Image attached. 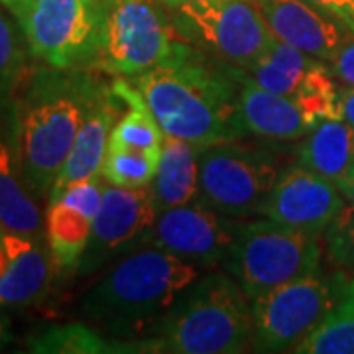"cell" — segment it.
I'll use <instances>...</instances> for the list:
<instances>
[{"instance_id":"1","label":"cell","mask_w":354,"mask_h":354,"mask_svg":"<svg viewBox=\"0 0 354 354\" xmlns=\"http://www.w3.org/2000/svg\"><path fill=\"white\" fill-rule=\"evenodd\" d=\"M132 79L167 136L205 150L244 134L239 122V69L209 64L201 50L183 39H177L167 59Z\"/></svg>"},{"instance_id":"2","label":"cell","mask_w":354,"mask_h":354,"mask_svg":"<svg viewBox=\"0 0 354 354\" xmlns=\"http://www.w3.org/2000/svg\"><path fill=\"white\" fill-rule=\"evenodd\" d=\"M101 87L102 81L79 67H51L34 77L16 102V164L34 193H51Z\"/></svg>"},{"instance_id":"3","label":"cell","mask_w":354,"mask_h":354,"mask_svg":"<svg viewBox=\"0 0 354 354\" xmlns=\"http://www.w3.org/2000/svg\"><path fill=\"white\" fill-rule=\"evenodd\" d=\"M199 279L197 266L162 248H140L124 256L88 291L83 311L109 333L132 335L164 321Z\"/></svg>"},{"instance_id":"4","label":"cell","mask_w":354,"mask_h":354,"mask_svg":"<svg viewBox=\"0 0 354 354\" xmlns=\"http://www.w3.org/2000/svg\"><path fill=\"white\" fill-rule=\"evenodd\" d=\"M158 329L152 353H242L254 339L252 299L236 279L211 274L185 291Z\"/></svg>"},{"instance_id":"5","label":"cell","mask_w":354,"mask_h":354,"mask_svg":"<svg viewBox=\"0 0 354 354\" xmlns=\"http://www.w3.org/2000/svg\"><path fill=\"white\" fill-rule=\"evenodd\" d=\"M321 254V236L266 218L241 225L225 264L254 301L317 272Z\"/></svg>"},{"instance_id":"6","label":"cell","mask_w":354,"mask_h":354,"mask_svg":"<svg viewBox=\"0 0 354 354\" xmlns=\"http://www.w3.org/2000/svg\"><path fill=\"white\" fill-rule=\"evenodd\" d=\"M171 12L177 38L239 71H248L274 38L256 0H191Z\"/></svg>"},{"instance_id":"7","label":"cell","mask_w":354,"mask_h":354,"mask_svg":"<svg viewBox=\"0 0 354 354\" xmlns=\"http://www.w3.org/2000/svg\"><path fill=\"white\" fill-rule=\"evenodd\" d=\"M99 10V44L93 65L118 77H136L171 55L174 26L156 0H104Z\"/></svg>"},{"instance_id":"8","label":"cell","mask_w":354,"mask_h":354,"mask_svg":"<svg viewBox=\"0 0 354 354\" xmlns=\"http://www.w3.org/2000/svg\"><path fill=\"white\" fill-rule=\"evenodd\" d=\"M342 272L317 270L254 299V344L260 351H295L348 290Z\"/></svg>"},{"instance_id":"9","label":"cell","mask_w":354,"mask_h":354,"mask_svg":"<svg viewBox=\"0 0 354 354\" xmlns=\"http://www.w3.org/2000/svg\"><path fill=\"white\" fill-rule=\"evenodd\" d=\"M279 179L272 153L236 144H215L199 153V197L228 216L258 213Z\"/></svg>"},{"instance_id":"10","label":"cell","mask_w":354,"mask_h":354,"mask_svg":"<svg viewBox=\"0 0 354 354\" xmlns=\"http://www.w3.org/2000/svg\"><path fill=\"white\" fill-rule=\"evenodd\" d=\"M12 14L32 55L50 67L93 65L99 44V10L87 0H24Z\"/></svg>"},{"instance_id":"11","label":"cell","mask_w":354,"mask_h":354,"mask_svg":"<svg viewBox=\"0 0 354 354\" xmlns=\"http://www.w3.org/2000/svg\"><path fill=\"white\" fill-rule=\"evenodd\" d=\"M239 73L241 79L252 81L262 88L291 97L304 111L311 128L321 120L339 118L341 88L337 87L329 65L321 64V59L276 36L268 44L260 59L248 71Z\"/></svg>"},{"instance_id":"12","label":"cell","mask_w":354,"mask_h":354,"mask_svg":"<svg viewBox=\"0 0 354 354\" xmlns=\"http://www.w3.org/2000/svg\"><path fill=\"white\" fill-rule=\"evenodd\" d=\"M156 216L158 207L152 187H104L87 250L77 270L81 274H91L116 256L150 244Z\"/></svg>"},{"instance_id":"13","label":"cell","mask_w":354,"mask_h":354,"mask_svg":"<svg viewBox=\"0 0 354 354\" xmlns=\"http://www.w3.org/2000/svg\"><path fill=\"white\" fill-rule=\"evenodd\" d=\"M241 225L207 205H181L158 213L150 244L195 266L218 264L227 262Z\"/></svg>"},{"instance_id":"14","label":"cell","mask_w":354,"mask_h":354,"mask_svg":"<svg viewBox=\"0 0 354 354\" xmlns=\"http://www.w3.org/2000/svg\"><path fill=\"white\" fill-rule=\"evenodd\" d=\"M342 207L344 197L337 185L299 164L279 176L258 215L323 236Z\"/></svg>"},{"instance_id":"15","label":"cell","mask_w":354,"mask_h":354,"mask_svg":"<svg viewBox=\"0 0 354 354\" xmlns=\"http://www.w3.org/2000/svg\"><path fill=\"white\" fill-rule=\"evenodd\" d=\"M272 34L297 50L329 62L353 32L307 0H256Z\"/></svg>"},{"instance_id":"16","label":"cell","mask_w":354,"mask_h":354,"mask_svg":"<svg viewBox=\"0 0 354 354\" xmlns=\"http://www.w3.org/2000/svg\"><path fill=\"white\" fill-rule=\"evenodd\" d=\"M116 99L118 95L114 93V88L102 83V87L99 88V93L95 95L88 106L83 124L77 132L71 152L51 187L50 203L55 201L71 183L101 176L111 132L116 124V114H118Z\"/></svg>"},{"instance_id":"17","label":"cell","mask_w":354,"mask_h":354,"mask_svg":"<svg viewBox=\"0 0 354 354\" xmlns=\"http://www.w3.org/2000/svg\"><path fill=\"white\" fill-rule=\"evenodd\" d=\"M239 122L244 132H252L264 140L304 138L311 130L304 111L291 97L272 93L252 81L241 79Z\"/></svg>"},{"instance_id":"18","label":"cell","mask_w":354,"mask_h":354,"mask_svg":"<svg viewBox=\"0 0 354 354\" xmlns=\"http://www.w3.org/2000/svg\"><path fill=\"white\" fill-rule=\"evenodd\" d=\"M0 239L8 254V268L0 278V307L38 301L50 286L51 258L48 250L34 241L36 236L2 232Z\"/></svg>"},{"instance_id":"19","label":"cell","mask_w":354,"mask_h":354,"mask_svg":"<svg viewBox=\"0 0 354 354\" xmlns=\"http://www.w3.org/2000/svg\"><path fill=\"white\" fill-rule=\"evenodd\" d=\"M199 153L201 150L197 146L164 134L160 164L152 185L158 213L189 205L199 197Z\"/></svg>"},{"instance_id":"20","label":"cell","mask_w":354,"mask_h":354,"mask_svg":"<svg viewBox=\"0 0 354 354\" xmlns=\"http://www.w3.org/2000/svg\"><path fill=\"white\" fill-rule=\"evenodd\" d=\"M299 164L333 183L354 167V127L341 118L321 120L304 136Z\"/></svg>"},{"instance_id":"21","label":"cell","mask_w":354,"mask_h":354,"mask_svg":"<svg viewBox=\"0 0 354 354\" xmlns=\"http://www.w3.org/2000/svg\"><path fill=\"white\" fill-rule=\"evenodd\" d=\"M32 353L46 354H111V353H150V341L113 342L85 325H55L39 330L28 339Z\"/></svg>"},{"instance_id":"22","label":"cell","mask_w":354,"mask_h":354,"mask_svg":"<svg viewBox=\"0 0 354 354\" xmlns=\"http://www.w3.org/2000/svg\"><path fill=\"white\" fill-rule=\"evenodd\" d=\"M93 221L79 209L62 201L50 203L46 215V239L53 262L65 270H77L91 239Z\"/></svg>"},{"instance_id":"23","label":"cell","mask_w":354,"mask_h":354,"mask_svg":"<svg viewBox=\"0 0 354 354\" xmlns=\"http://www.w3.org/2000/svg\"><path fill=\"white\" fill-rule=\"evenodd\" d=\"M16 158L8 146L0 142V230L38 236L41 215L16 176Z\"/></svg>"},{"instance_id":"24","label":"cell","mask_w":354,"mask_h":354,"mask_svg":"<svg viewBox=\"0 0 354 354\" xmlns=\"http://www.w3.org/2000/svg\"><path fill=\"white\" fill-rule=\"evenodd\" d=\"M118 99L127 102L130 113H127L111 132L109 146L113 148H134V150H162L164 130L158 124L156 116L148 109L142 93L136 87H130L124 81L113 83Z\"/></svg>"},{"instance_id":"25","label":"cell","mask_w":354,"mask_h":354,"mask_svg":"<svg viewBox=\"0 0 354 354\" xmlns=\"http://www.w3.org/2000/svg\"><path fill=\"white\" fill-rule=\"evenodd\" d=\"M295 353L304 354H354V293L346 290L344 297L327 317L311 330Z\"/></svg>"},{"instance_id":"26","label":"cell","mask_w":354,"mask_h":354,"mask_svg":"<svg viewBox=\"0 0 354 354\" xmlns=\"http://www.w3.org/2000/svg\"><path fill=\"white\" fill-rule=\"evenodd\" d=\"M162 150H134V148H106L101 167L102 179L116 187H144L150 185Z\"/></svg>"},{"instance_id":"27","label":"cell","mask_w":354,"mask_h":354,"mask_svg":"<svg viewBox=\"0 0 354 354\" xmlns=\"http://www.w3.org/2000/svg\"><path fill=\"white\" fill-rule=\"evenodd\" d=\"M26 69V53L12 22L0 10V99L10 95Z\"/></svg>"},{"instance_id":"28","label":"cell","mask_w":354,"mask_h":354,"mask_svg":"<svg viewBox=\"0 0 354 354\" xmlns=\"http://www.w3.org/2000/svg\"><path fill=\"white\" fill-rule=\"evenodd\" d=\"M323 236L330 262L341 270L354 272V205L342 207Z\"/></svg>"},{"instance_id":"29","label":"cell","mask_w":354,"mask_h":354,"mask_svg":"<svg viewBox=\"0 0 354 354\" xmlns=\"http://www.w3.org/2000/svg\"><path fill=\"white\" fill-rule=\"evenodd\" d=\"M102 189L104 187L101 185V179L99 177H91V179H83V181L71 183L55 201L71 205V207L79 209L83 215L88 216L91 221H95L102 201Z\"/></svg>"},{"instance_id":"30","label":"cell","mask_w":354,"mask_h":354,"mask_svg":"<svg viewBox=\"0 0 354 354\" xmlns=\"http://www.w3.org/2000/svg\"><path fill=\"white\" fill-rule=\"evenodd\" d=\"M329 69L342 87L354 88V34L330 55Z\"/></svg>"},{"instance_id":"31","label":"cell","mask_w":354,"mask_h":354,"mask_svg":"<svg viewBox=\"0 0 354 354\" xmlns=\"http://www.w3.org/2000/svg\"><path fill=\"white\" fill-rule=\"evenodd\" d=\"M319 10L330 14L333 18L341 20L354 34V0H307Z\"/></svg>"},{"instance_id":"32","label":"cell","mask_w":354,"mask_h":354,"mask_svg":"<svg viewBox=\"0 0 354 354\" xmlns=\"http://www.w3.org/2000/svg\"><path fill=\"white\" fill-rule=\"evenodd\" d=\"M339 118L354 127V88L342 87L339 95Z\"/></svg>"},{"instance_id":"33","label":"cell","mask_w":354,"mask_h":354,"mask_svg":"<svg viewBox=\"0 0 354 354\" xmlns=\"http://www.w3.org/2000/svg\"><path fill=\"white\" fill-rule=\"evenodd\" d=\"M335 185H337V189L342 193V197L351 203V205H354V167L346 174V176L341 177V179H337Z\"/></svg>"},{"instance_id":"34","label":"cell","mask_w":354,"mask_h":354,"mask_svg":"<svg viewBox=\"0 0 354 354\" xmlns=\"http://www.w3.org/2000/svg\"><path fill=\"white\" fill-rule=\"evenodd\" d=\"M10 341V330H8V323H6V319H2L0 317V346L4 344V342Z\"/></svg>"},{"instance_id":"35","label":"cell","mask_w":354,"mask_h":354,"mask_svg":"<svg viewBox=\"0 0 354 354\" xmlns=\"http://www.w3.org/2000/svg\"><path fill=\"white\" fill-rule=\"evenodd\" d=\"M6 268H8V254H6V248L2 244V239H0V278L6 272Z\"/></svg>"},{"instance_id":"36","label":"cell","mask_w":354,"mask_h":354,"mask_svg":"<svg viewBox=\"0 0 354 354\" xmlns=\"http://www.w3.org/2000/svg\"><path fill=\"white\" fill-rule=\"evenodd\" d=\"M158 2H162L165 8H169V10H176L179 6H183V4H187L191 0H158Z\"/></svg>"},{"instance_id":"37","label":"cell","mask_w":354,"mask_h":354,"mask_svg":"<svg viewBox=\"0 0 354 354\" xmlns=\"http://www.w3.org/2000/svg\"><path fill=\"white\" fill-rule=\"evenodd\" d=\"M0 2H2V4H4L8 10H10V12H14V10H16V8H18V6H20L24 0H0Z\"/></svg>"},{"instance_id":"38","label":"cell","mask_w":354,"mask_h":354,"mask_svg":"<svg viewBox=\"0 0 354 354\" xmlns=\"http://www.w3.org/2000/svg\"><path fill=\"white\" fill-rule=\"evenodd\" d=\"M88 4H91V6H95V8H99V6H101L102 2H104V0H87Z\"/></svg>"},{"instance_id":"39","label":"cell","mask_w":354,"mask_h":354,"mask_svg":"<svg viewBox=\"0 0 354 354\" xmlns=\"http://www.w3.org/2000/svg\"><path fill=\"white\" fill-rule=\"evenodd\" d=\"M348 290H351L354 293V278L351 279V283H348Z\"/></svg>"}]
</instances>
